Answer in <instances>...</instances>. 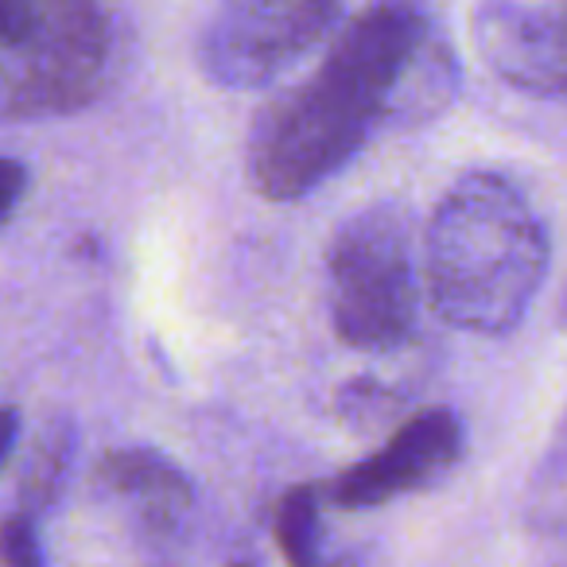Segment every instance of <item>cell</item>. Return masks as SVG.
<instances>
[{
    "mask_svg": "<svg viewBox=\"0 0 567 567\" xmlns=\"http://www.w3.org/2000/svg\"><path fill=\"white\" fill-rule=\"evenodd\" d=\"M455 94V55L427 0H370L339 24L327 55L252 117L245 167L272 203L339 175L378 128L416 125Z\"/></svg>",
    "mask_w": 567,
    "mask_h": 567,
    "instance_id": "cell-1",
    "label": "cell"
},
{
    "mask_svg": "<svg viewBox=\"0 0 567 567\" xmlns=\"http://www.w3.org/2000/svg\"><path fill=\"white\" fill-rule=\"evenodd\" d=\"M548 272V229L494 172H466L435 203L424 234V288L443 323L509 334Z\"/></svg>",
    "mask_w": 567,
    "mask_h": 567,
    "instance_id": "cell-2",
    "label": "cell"
},
{
    "mask_svg": "<svg viewBox=\"0 0 567 567\" xmlns=\"http://www.w3.org/2000/svg\"><path fill=\"white\" fill-rule=\"evenodd\" d=\"M113 24L97 0H0V121H51L102 94Z\"/></svg>",
    "mask_w": 567,
    "mask_h": 567,
    "instance_id": "cell-3",
    "label": "cell"
},
{
    "mask_svg": "<svg viewBox=\"0 0 567 567\" xmlns=\"http://www.w3.org/2000/svg\"><path fill=\"white\" fill-rule=\"evenodd\" d=\"M331 323L354 350H396L412 339L420 272L412 221L396 206H370L347 218L327 249Z\"/></svg>",
    "mask_w": 567,
    "mask_h": 567,
    "instance_id": "cell-4",
    "label": "cell"
},
{
    "mask_svg": "<svg viewBox=\"0 0 567 567\" xmlns=\"http://www.w3.org/2000/svg\"><path fill=\"white\" fill-rule=\"evenodd\" d=\"M342 0H221L198 32V66L221 90L272 86L342 24Z\"/></svg>",
    "mask_w": 567,
    "mask_h": 567,
    "instance_id": "cell-5",
    "label": "cell"
},
{
    "mask_svg": "<svg viewBox=\"0 0 567 567\" xmlns=\"http://www.w3.org/2000/svg\"><path fill=\"white\" fill-rule=\"evenodd\" d=\"M463 420L451 409H424L401 424L381 451L347 466L323 486V502L334 509H378L393 497L427 489L463 458Z\"/></svg>",
    "mask_w": 567,
    "mask_h": 567,
    "instance_id": "cell-6",
    "label": "cell"
},
{
    "mask_svg": "<svg viewBox=\"0 0 567 567\" xmlns=\"http://www.w3.org/2000/svg\"><path fill=\"white\" fill-rule=\"evenodd\" d=\"M474 48L525 94H567V0H478Z\"/></svg>",
    "mask_w": 567,
    "mask_h": 567,
    "instance_id": "cell-7",
    "label": "cell"
},
{
    "mask_svg": "<svg viewBox=\"0 0 567 567\" xmlns=\"http://www.w3.org/2000/svg\"><path fill=\"white\" fill-rule=\"evenodd\" d=\"M97 486L128 502L152 533H175L190 513V482L172 458L152 447H113L97 463Z\"/></svg>",
    "mask_w": 567,
    "mask_h": 567,
    "instance_id": "cell-8",
    "label": "cell"
},
{
    "mask_svg": "<svg viewBox=\"0 0 567 567\" xmlns=\"http://www.w3.org/2000/svg\"><path fill=\"white\" fill-rule=\"evenodd\" d=\"M71 447H74V432L66 420H55V424L43 427L40 443H35L32 458L24 466V478H20V513L40 520L55 505L63 474L71 466Z\"/></svg>",
    "mask_w": 567,
    "mask_h": 567,
    "instance_id": "cell-9",
    "label": "cell"
},
{
    "mask_svg": "<svg viewBox=\"0 0 567 567\" xmlns=\"http://www.w3.org/2000/svg\"><path fill=\"white\" fill-rule=\"evenodd\" d=\"M319 513H323V486H296L280 497L272 520V536L288 564H319Z\"/></svg>",
    "mask_w": 567,
    "mask_h": 567,
    "instance_id": "cell-10",
    "label": "cell"
},
{
    "mask_svg": "<svg viewBox=\"0 0 567 567\" xmlns=\"http://www.w3.org/2000/svg\"><path fill=\"white\" fill-rule=\"evenodd\" d=\"M35 525L28 513H12V517L0 520V564L9 567H43V548H40V536H35Z\"/></svg>",
    "mask_w": 567,
    "mask_h": 567,
    "instance_id": "cell-11",
    "label": "cell"
},
{
    "mask_svg": "<svg viewBox=\"0 0 567 567\" xmlns=\"http://www.w3.org/2000/svg\"><path fill=\"white\" fill-rule=\"evenodd\" d=\"M24 190H28V167L20 159L0 156V226L24 203Z\"/></svg>",
    "mask_w": 567,
    "mask_h": 567,
    "instance_id": "cell-12",
    "label": "cell"
},
{
    "mask_svg": "<svg viewBox=\"0 0 567 567\" xmlns=\"http://www.w3.org/2000/svg\"><path fill=\"white\" fill-rule=\"evenodd\" d=\"M17 440H20V409L0 404V466H4V458L12 455Z\"/></svg>",
    "mask_w": 567,
    "mask_h": 567,
    "instance_id": "cell-13",
    "label": "cell"
}]
</instances>
